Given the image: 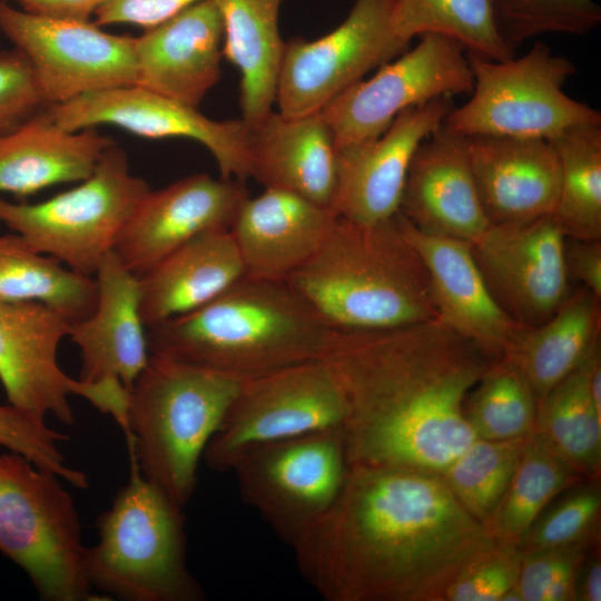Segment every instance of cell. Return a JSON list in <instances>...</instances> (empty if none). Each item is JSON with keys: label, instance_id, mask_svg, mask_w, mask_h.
Wrapping results in <instances>:
<instances>
[{"label": "cell", "instance_id": "obj_14", "mask_svg": "<svg viewBox=\"0 0 601 601\" xmlns=\"http://www.w3.org/2000/svg\"><path fill=\"white\" fill-rule=\"evenodd\" d=\"M393 0H355L346 19L315 40L285 42L278 76V112L299 117L319 112L374 68L404 52L392 26Z\"/></svg>", "mask_w": 601, "mask_h": 601}, {"label": "cell", "instance_id": "obj_18", "mask_svg": "<svg viewBox=\"0 0 601 601\" xmlns=\"http://www.w3.org/2000/svg\"><path fill=\"white\" fill-rule=\"evenodd\" d=\"M453 107V97L436 98L401 112L377 138L338 149L331 204L336 216L362 225L393 218L417 147Z\"/></svg>", "mask_w": 601, "mask_h": 601}, {"label": "cell", "instance_id": "obj_27", "mask_svg": "<svg viewBox=\"0 0 601 601\" xmlns=\"http://www.w3.org/2000/svg\"><path fill=\"white\" fill-rule=\"evenodd\" d=\"M246 274L229 229L201 234L139 276L146 327L189 313Z\"/></svg>", "mask_w": 601, "mask_h": 601}, {"label": "cell", "instance_id": "obj_20", "mask_svg": "<svg viewBox=\"0 0 601 601\" xmlns=\"http://www.w3.org/2000/svg\"><path fill=\"white\" fill-rule=\"evenodd\" d=\"M398 213L423 233L469 243L487 229L465 137L442 124L420 144Z\"/></svg>", "mask_w": 601, "mask_h": 601}, {"label": "cell", "instance_id": "obj_24", "mask_svg": "<svg viewBox=\"0 0 601 601\" xmlns=\"http://www.w3.org/2000/svg\"><path fill=\"white\" fill-rule=\"evenodd\" d=\"M465 138L479 197L491 225L553 215L560 166L549 140L491 135Z\"/></svg>", "mask_w": 601, "mask_h": 601}, {"label": "cell", "instance_id": "obj_42", "mask_svg": "<svg viewBox=\"0 0 601 601\" xmlns=\"http://www.w3.org/2000/svg\"><path fill=\"white\" fill-rule=\"evenodd\" d=\"M522 558L521 546L496 541L464 566L443 601H502L516 584Z\"/></svg>", "mask_w": 601, "mask_h": 601}, {"label": "cell", "instance_id": "obj_36", "mask_svg": "<svg viewBox=\"0 0 601 601\" xmlns=\"http://www.w3.org/2000/svg\"><path fill=\"white\" fill-rule=\"evenodd\" d=\"M538 401L522 372L501 356L492 361L470 391L464 414L476 439L526 437L534 432Z\"/></svg>", "mask_w": 601, "mask_h": 601}, {"label": "cell", "instance_id": "obj_21", "mask_svg": "<svg viewBox=\"0 0 601 601\" xmlns=\"http://www.w3.org/2000/svg\"><path fill=\"white\" fill-rule=\"evenodd\" d=\"M95 278L96 307L88 317L71 323L68 334L79 348V378L89 383L118 382L128 392L150 357L140 313L139 277L112 249Z\"/></svg>", "mask_w": 601, "mask_h": 601}, {"label": "cell", "instance_id": "obj_34", "mask_svg": "<svg viewBox=\"0 0 601 601\" xmlns=\"http://www.w3.org/2000/svg\"><path fill=\"white\" fill-rule=\"evenodd\" d=\"M578 479L580 474L533 432L486 528L497 542L521 546L552 500Z\"/></svg>", "mask_w": 601, "mask_h": 601}, {"label": "cell", "instance_id": "obj_22", "mask_svg": "<svg viewBox=\"0 0 601 601\" xmlns=\"http://www.w3.org/2000/svg\"><path fill=\"white\" fill-rule=\"evenodd\" d=\"M397 216L426 270L437 318L492 357H501L519 326L492 295L471 243L423 233Z\"/></svg>", "mask_w": 601, "mask_h": 601}, {"label": "cell", "instance_id": "obj_17", "mask_svg": "<svg viewBox=\"0 0 601 601\" xmlns=\"http://www.w3.org/2000/svg\"><path fill=\"white\" fill-rule=\"evenodd\" d=\"M565 242L551 215L490 225L471 243L492 295L519 327L540 325L570 294Z\"/></svg>", "mask_w": 601, "mask_h": 601}, {"label": "cell", "instance_id": "obj_4", "mask_svg": "<svg viewBox=\"0 0 601 601\" xmlns=\"http://www.w3.org/2000/svg\"><path fill=\"white\" fill-rule=\"evenodd\" d=\"M397 214L375 225L337 217L316 253L286 278L334 331L437 318L426 270Z\"/></svg>", "mask_w": 601, "mask_h": 601}, {"label": "cell", "instance_id": "obj_41", "mask_svg": "<svg viewBox=\"0 0 601 601\" xmlns=\"http://www.w3.org/2000/svg\"><path fill=\"white\" fill-rule=\"evenodd\" d=\"M601 510L600 489L588 485L543 511L525 535L523 551L564 546L589 539Z\"/></svg>", "mask_w": 601, "mask_h": 601}, {"label": "cell", "instance_id": "obj_19", "mask_svg": "<svg viewBox=\"0 0 601 601\" xmlns=\"http://www.w3.org/2000/svg\"><path fill=\"white\" fill-rule=\"evenodd\" d=\"M243 183L196 174L150 190L121 230L115 253L139 277L195 237L230 229L249 197Z\"/></svg>", "mask_w": 601, "mask_h": 601}, {"label": "cell", "instance_id": "obj_13", "mask_svg": "<svg viewBox=\"0 0 601 601\" xmlns=\"http://www.w3.org/2000/svg\"><path fill=\"white\" fill-rule=\"evenodd\" d=\"M411 50L358 80L322 110L336 149L377 138L404 110L440 97L471 93L473 71L456 40L427 33Z\"/></svg>", "mask_w": 601, "mask_h": 601}, {"label": "cell", "instance_id": "obj_11", "mask_svg": "<svg viewBox=\"0 0 601 601\" xmlns=\"http://www.w3.org/2000/svg\"><path fill=\"white\" fill-rule=\"evenodd\" d=\"M344 416L342 388L324 357L288 365L243 381L203 459L230 471L256 446L342 426Z\"/></svg>", "mask_w": 601, "mask_h": 601}, {"label": "cell", "instance_id": "obj_30", "mask_svg": "<svg viewBox=\"0 0 601 601\" xmlns=\"http://www.w3.org/2000/svg\"><path fill=\"white\" fill-rule=\"evenodd\" d=\"M223 20V57L240 73L243 120L273 110L285 42L278 29L282 0H215Z\"/></svg>", "mask_w": 601, "mask_h": 601}, {"label": "cell", "instance_id": "obj_7", "mask_svg": "<svg viewBox=\"0 0 601 601\" xmlns=\"http://www.w3.org/2000/svg\"><path fill=\"white\" fill-rule=\"evenodd\" d=\"M58 475L24 456L0 454V552L45 601H87L86 548L75 501Z\"/></svg>", "mask_w": 601, "mask_h": 601}, {"label": "cell", "instance_id": "obj_32", "mask_svg": "<svg viewBox=\"0 0 601 601\" xmlns=\"http://www.w3.org/2000/svg\"><path fill=\"white\" fill-rule=\"evenodd\" d=\"M597 345L584 362L538 401L534 433L580 475L601 466V411L590 393L589 373Z\"/></svg>", "mask_w": 601, "mask_h": 601}, {"label": "cell", "instance_id": "obj_12", "mask_svg": "<svg viewBox=\"0 0 601 601\" xmlns=\"http://www.w3.org/2000/svg\"><path fill=\"white\" fill-rule=\"evenodd\" d=\"M70 322L38 302L0 300V382L8 403L39 420L70 425V396H80L126 427L128 392L118 382L89 383L66 374L58 362Z\"/></svg>", "mask_w": 601, "mask_h": 601}, {"label": "cell", "instance_id": "obj_33", "mask_svg": "<svg viewBox=\"0 0 601 601\" xmlns=\"http://www.w3.org/2000/svg\"><path fill=\"white\" fill-rule=\"evenodd\" d=\"M549 141L560 166L554 220L566 238L601 240V122L570 127Z\"/></svg>", "mask_w": 601, "mask_h": 601}, {"label": "cell", "instance_id": "obj_35", "mask_svg": "<svg viewBox=\"0 0 601 601\" xmlns=\"http://www.w3.org/2000/svg\"><path fill=\"white\" fill-rule=\"evenodd\" d=\"M392 26L406 43L439 33L459 41L467 53L490 60L515 56L495 24L490 0H393Z\"/></svg>", "mask_w": 601, "mask_h": 601}, {"label": "cell", "instance_id": "obj_25", "mask_svg": "<svg viewBox=\"0 0 601 601\" xmlns=\"http://www.w3.org/2000/svg\"><path fill=\"white\" fill-rule=\"evenodd\" d=\"M336 219L331 207L265 188L243 203L229 230L247 275L286 279L316 253Z\"/></svg>", "mask_w": 601, "mask_h": 601}, {"label": "cell", "instance_id": "obj_40", "mask_svg": "<svg viewBox=\"0 0 601 601\" xmlns=\"http://www.w3.org/2000/svg\"><path fill=\"white\" fill-rule=\"evenodd\" d=\"M592 539L523 551L515 589L522 601L578 600V577Z\"/></svg>", "mask_w": 601, "mask_h": 601}, {"label": "cell", "instance_id": "obj_5", "mask_svg": "<svg viewBox=\"0 0 601 601\" xmlns=\"http://www.w3.org/2000/svg\"><path fill=\"white\" fill-rule=\"evenodd\" d=\"M243 381L168 356L150 357L128 391V453L141 474L184 508L204 452Z\"/></svg>", "mask_w": 601, "mask_h": 601}, {"label": "cell", "instance_id": "obj_39", "mask_svg": "<svg viewBox=\"0 0 601 601\" xmlns=\"http://www.w3.org/2000/svg\"><path fill=\"white\" fill-rule=\"evenodd\" d=\"M67 435L50 428L39 420L10 404L0 405V446L18 453L38 467L58 475L63 482L85 490L87 474L69 466L59 444Z\"/></svg>", "mask_w": 601, "mask_h": 601}, {"label": "cell", "instance_id": "obj_46", "mask_svg": "<svg viewBox=\"0 0 601 601\" xmlns=\"http://www.w3.org/2000/svg\"><path fill=\"white\" fill-rule=\"evenodd\" d=\"M33 14L89 20L105 0H14Z\"/></svg>", "mask_w": 601, "mask_h": 601}, {"label": "cell", "instance_id": "obj_3", "mask_svg": "<svg viewBox=\"0 0 601 601\" xmlns=\"http://www.w3.org/2000/svg\"><path fill=\"white\" fill-rule=\"evenodd\" d=\"M334 329L286 279L245 274L207 304L147 327L150 354L239 381L324 357Z\"/></svg>", "mask_w": 601, "mask_h": 601}, {"label": "cell", "instance_id": "obj_8", "mask_svg": "<svg viewBox=\"0 0 601 601\" xmlns=\"http://www.w3.org/2000/svg\"><path fill=\"white\" fill-rule=\"evenodd\" d=\"M150 190L146 180L131 174L125 151L112 144L95 171L69 190L36 204L0 197V224L35 250L95 276Z\"/></svg>", "mask_w": 601, "mask_h": 601}, {"label": "cell", "instance_id": "obj_10", "mask_svg": "<svg viewBox=\"0 0 601 601\" xmlns=\"http://www.w3.org/2000/svg\"><path fill=\"white\" fill-rule=\"evenodd\" d=\"M348 466L334 426L256 446L230 472L243 500L293 548L333 504Z\"/></svg>", "mask_w": 601, "mask_h": 601}, {"label": "cell", "instance_id": "obj_43", "mask_svg": "<svg viewBox=\"0 0 601 601\" xmlns=\"http://www.w3.org/2000/svg\"><path fill=\"white\" fill-rule=\"evenodd\" d=\"M35 70L18 49L0 52V136L48 109Z\"/></svg>", "mask_w": 601, "mask_h": 601}, {"label": "cell", "instance_id": "obj_26", "mask_svg": "<svg viewBox=\"0 0 601 601\" xmlns=\"http://www.w3.org/2000/svg\"><path fill=\"white\" fill-rule=\"evenodd\" d=\"M248 158L250 177L265 188L290 191L331 207L337 149L321 111L287 117L272 110L248 125Z\"/></svg>", "mask_w": 601, "mask_h": 601}, {"label": "cell", "instance_id": "obj_9", "mask_svg": "<svg viewBox=\"0 0 601 601\" xmlns=\"http://www.w3.org/2000/svg\"><path fill=\"white\" fill-rule=\"evenodd\" d=\"M474 83L471 98L443 124L462 137L511 136L551 140L581 124H600V112L568 96L563 86L577 72L569 58L535 42L521 57L490 60L467 53Z\"/></svg>", "mask_w": 601, "mask_h": 601}, {"label": "cell", "instance_id": "obj_44", "mask_svg": "<svg viewBox=\"0 0 601 601\" xmlns=\"http://www.w3.org/2000/svg\"><path fill=\"white\" fill-rule=\"evenodd\" d=\"M199 0H105L95 13L98 26L134 24L149 29Z\"/></svg>", "mask_w": 601, "mask_h": 601}, {"label": "cell", "instance_id": "obj_37", "mask_svg": "<svg viewBox=\"0 0 601 601\" xmlns=\"http://www.w3.org/2000/svg\"><path fill=\"white\" fill-rule=\"evenodd\" d=\"M529 437L476 439L441 473L459 502L483 524L503 499Z\"/></svg>", "mask_w": 601, "mask_h": 601}, {"label": "cell", "instance_id": "obj_6", "mask_svg": "<svg viewBox=\"0 0 601 601\" xmlns=\"http://www.w3.org/2000/svg\"><path fill=\"white\" fill-rule=\"evenodd\" d=\"M129 480L98 520V541L86 548L91 589L125 601H200L204 591L186 559L185 518L147 480L129 453Z\"/></svg>", "mask_w": 601, "mask_h": 601}, {"label": "cell", "instance_id": "obj_45", "mask_svg": "<svg viewBox=\"0 0 601 601\" xmlns=\"http://www.w3.org/2000/svg\"><path fill=\"white\" fill-rule=\"evenodd\" d=\"M565 265L569 277L601 299V240L565 242Z\"/></svg>", "mask_w": 601, "mask_h": 601}, {"label": "cell", "instance_id": "obj_2", "mask_svg": "<svg viewBox=\"0 0 601 601\" xmlns=\"http://www.w3.org/2000/svg\"><path fill=\"white\" fill-rule=\"evenodd\" d=\"M324 358L345 401L348 465L441 474L476 440L464 403L495 357L439 318L334 331Z\"/></svg>", "mask_w": 601, "mask_h": 601}, {"label": "cell", "instance_id": "obj_1", "mask_svg": "<svg viewBox=\"0 0 601 601\" xmlns=\"http://www.w3.org/2000/svg\"><path fill=\"white\" fill-rule=\"evenodd\" d=\"M495 543L441 474L349 465L333 504L293 550L326 601H443L464 566Z\"/></svg>", "mask_w": 601, "mask_h": 601}, {"label": "cell", "instance_id": "obj_29", "mask_svg": "<svg viewBox=\"0 0 601 601\" xmlns=\"http://www.w3.org/2000/svg\"><path fill=\"white\" fill-rule=\"evenodd\" d=\"M600 302L581 286L540 325L519 327L502 357L514 364L538 400L577 370L600 344Z\"/></svg>", "mask_w": 601, "mask_h": 601}, {"label": "cell", "instance_id": "obj_38", "mask_svg": "<svg viewBox=\"0 0 601 601\" xmlns=\"http://www.w3.org/2000/svg\"><path fill=\"white\" fill-rule=\"evenodd\" d=\"M490 4L499 33L514 51L539 35L581 36L601 23L594 0H490Z\"/></svg>", "mask_w": 601, "mask_h": 601}, {"label": "cell", "instance_id": "obj_15", "mask_svg": "<svg viewBox=\"0 0 601 601\" xmlns=\"http://www.w3.org/2000/svg\"><path fill=\"white\" fill-rule=\"evenodd\" d=\"M0 31L32 66L49 106L137 85L135 38L90 20L53 18L0 2Z\"/></svg>", "mask_w": 601, "mask_h": 601}, {"label": "cell", "instance_id": "obj_31", "mask_svg": "<svg viewBox=\"0 0 601 601\" xmlns=\"http://www.w3.org/2000/svg\"><path fill=\"white\" fill-rule=\"evenodd\" d=\"M97 298L95 276L35 250L14 233L0 236V300L38 302L73 323L93 312Z\"/></svg>", "mask_w": 601, "mask_h": 601}, {"label": "cell", "instance_id": "obj_16", "mask_svg": "<svg viewBox=\"0 0 601 601\" xmlns=\"http://www.w3.org/2000/svg\"><path fill=\"white\" fill-rule=\"evenodd\" d=\"M48 114L69 131L109 124L146 138L194 139L210 151L221 178L250 177L248 125L243 119L214 120L196 107L138 85L86 93L50 106Z\"/></svg>", "mask_w": 601, "mask_h": 601}, {"label": "cell", "instance_id": "obj_23", "mask_svg": "<svg viewBox=\"0 0 601 601\" xmlns=\"http://www.w3.org/2000/svg\"><path fill=\"white\" fill-rule=\"evenodd\" d=\"M223 20L199 0L135 38L137 85L198 107L221 76Z\"/></svg>", "mask_w": 601, "mask_h": 601}, {"label": "cell", "instance_id": "obj_47", "mask_svg": "<svg viewBox=\"0 0 601 601\" xmlns=\"http://www.w3.org/2000/svg\"><path fill=\"white\" fill-rule=\"evenodd\" d=\"M578 600L601 601V564L594 558L589 565L579 572L577 584Z\"/></svg>", "mask_w": 601, "mask_h": 601}, {"label": "cell", "instance_id": "obj_28", "mask_svg": "<svg viewBox=\"0 0 601 601\" xmlns=\"http://www.w3.org/2000/svg\"><path fill=\"white\" fill-rule=\"evenodd\" d=\"M112 144L92 128L59 127L46 109L0 136V193L26 197L57 184L80 183Z\"/></svg>", "mask_w": 601, "mask_h": 601}]
</instances>
